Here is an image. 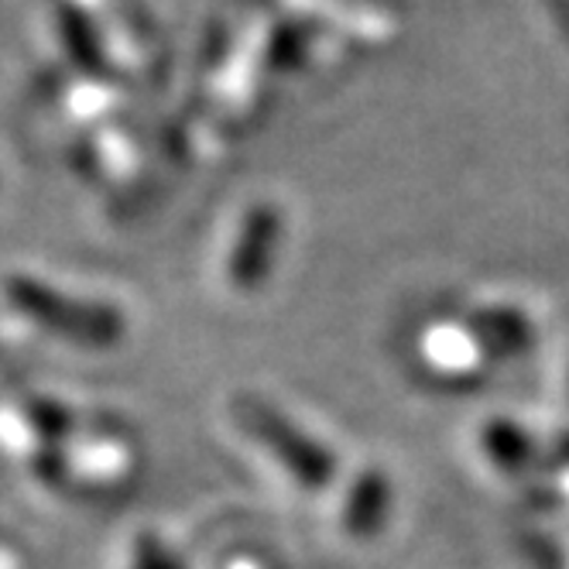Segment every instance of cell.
Returning a JSON list of instances; mask_svg holds the SVG:
<instances>
[{
	"label": "cell",
	"instance_id": "obj_2",
	"mask_svg": "<svg viewBox=\"0 0 569 569\" xmlns=\"http://www.w3.org/2000/svg\"><path fill=\"white\" fill-rule=\"evenodd\" d=\"M483 446H487V457L495 463L515 470V467H525L528 457H532V442L521 429H515L511 422H491L483 432Z\"/></svg>",
	"mask_w": 569,
	"mask_h": 569
},
{
	"label": "cell",
	"instance_id": "obj_1",
	"mask_svg": "<svg viewBox=\"0 0 569 569\" xmlns=\"http://www.w3.org/2000/svg\"><path fill=\"white\" fill-rule=\"evenodd\" d=\"M480 340L491 347L495 353H521L532 343V330H528L525 316L518 312H487L477 319Z\"/></svg>",
	"mask_w": 569,
	"mask_h": 569
}]
</instances>
